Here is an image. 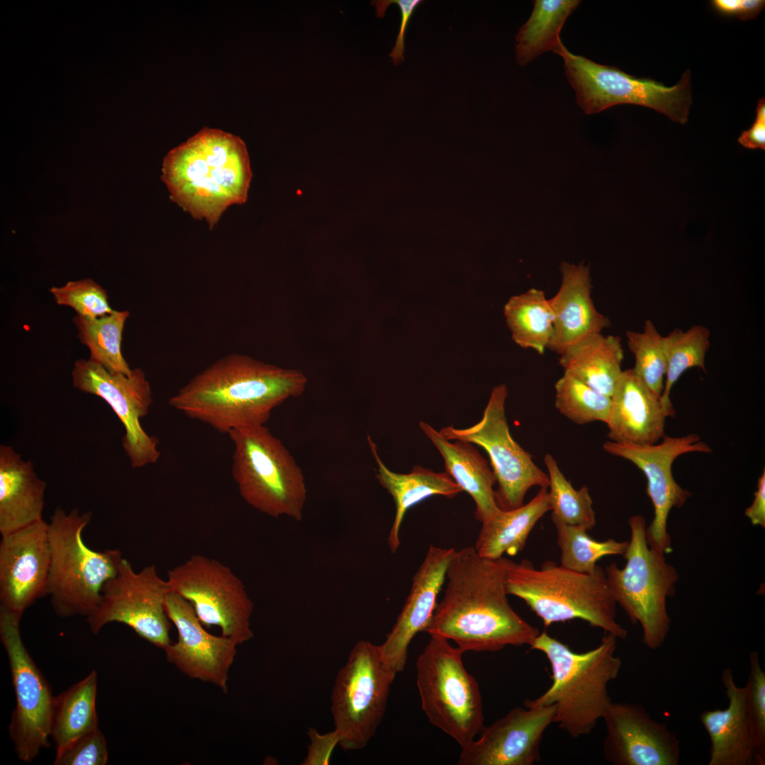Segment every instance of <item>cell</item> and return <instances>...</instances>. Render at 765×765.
Masks as SVG:
<instances>
[{
    "instance_id": "cell-45",
    "label": "cell",
    "mask_w": 765,
    "mask_h": 765,
    "mask_svg": "<svg viewBox=\"0 0 765 765\" xmlns=\"http://www.w3.org/2000/svg\"><path fill=\"white\" fill-rule=\"evenodd\" d=\"M738 142L748 149H765V100L761 98L756 108V118L748 130L742 132Z\"/></svg>"
},
{
    "instance_id": "cell-42",
    "label": "cell",
    "mask_w": 765,
    "mask_h": 765,
    "mask_svg": "<svg viewBox=\"0 0 765 765\" xmlns=\"http://www.w3.org/2000/svg\"><path fill=\"white\" fill-rule=\"evenodd\" d=\"M749 674L746 684L748 701L759 740L765 747V672L759 653L749 654Z\"/></svg>"
},
{
    "instance_id": "cell-37",
    "label": "cell",
    "mask_w": 765,
    "mask_h": 765,
    "mask_svg": "<svg viewBox=\"0 0 765 765\" xmlns=\"http://www.w3.org/2000/svg\"><path fill=\"white\" fill-rule=\"evenodd\" d=\"M544 463L549 477V503L552 516L565 524L590 531L596 525L593 502L586 485L575 489L560 470L556 460L545 454Z\"/></svg>"
},
{
    "instance_id": "cell-39",
    "label": "cell",
    "mask_w": 765,
    "mask_h": 765,
    "mask_svg": "<svg viewBox=\"0 0 765 765\" xmlns=\"http://www.w3.org/2000/svg\"><path fill=\"white\" fill-rule=\"evenodd\" d=\"M628 346L634 355V373L657 396L664 389L667 368L664 336L650 319L645 321L642 332H626Z\"/></svg>"
},
{
    "instance_id": "cell-48",
    "label": "cell",
    "mask_w": 765,
    "mask_h": 765,
    "mask_svg": "<svg viewBox=\"0 0 765 765\" xmlns=\"http://www.w3.org/2000/svg\"><path fill=\"white\" fill-rule=\"evenodd\" d=\"M711 3L719 13L727 16H736L740 0H713Z\"/></svg>"
},
{
    "instance_id": "cell-14",
    "label": "cell",
    "mask_w": 765,
    "mask_h": 765,
    "mask_svg": "<svg viewBox=\"0 0 765 765\" xmlns=\"http://www.w3.org/2000/svg\"><path fill=\"white\" fill-rule=\"evenodd\" d=\"M21 616L0 606V638L7 654L16 701L8 731L18 758L30 762L50 744L55 696L24 645Z\"/></svg>"
},
{
    "instance_id": "cell-5",
    "label": "cell",
    "mask_w": 765,
    "mask_h": 765,
    "mask_svg": "<svg viewBox=\"0 0 765 765\" xmlns=\"http://www.w3.org/2000/svg\"><path fill=\"white\" fill-rule=\"evenodd\" d=\"M505 588L508 595L523 600L545 627L580 619L618 639L627 637V630L616 620L617 604L600 566L585 574L552 561L536 568L528 560L509 559Z\"/></svg>"
},
{
    "instance_id": "cell-6",
    "label": "cell",
    "mask_w": 765,
    "mask_h": 765,
    "mask_svg": "<svg viewBox=\"0 0 765 765\" xmlns=\"http://www.w3.org/2000/svg\"><path fill=\"white\" fill-rule=\"evenodd\" d=\"M91 512L54 511L48 523L50 565L47 595L60 617L88 616L97 607L104 584L123 558L118 549L94 550L83 540Z\"/></svg>"
},
{
    "instance_id": "cell-46",
    "label": "cell",
    "mask_w": 765,
    "mask_h": 765,
    "mask_svg": "<svg viewBox=\"0 0 765 765\" xmlns=\"http://www.w3.org/2000/svg\"><path fill=\"white\" fill-rule=\"evenodd\" d=\"M745 516L754 526L765 528V471L758 480L757 489L754 492L752 504L744 511Z\"/></svg>"
},
{
    "instance_id": "cell-34",
    "label": "cell",
    "mask_w": 765,
    "mask_h": 765,
    "mask_svg": "<svg viewBox=\"0 0 765 765\" xmlns=\"http://www.w3.org/2000/svg\"><path fill=\"white\" fill-rule=\"evenodd\" d=\"M129 316L128 310H113L98 318L76 315L73 319L81 344L90 351L89 359L109 372L129 374L132 370L121 351L123 332Z\"/></svg>"
},
{
    "instance_id": "cell-19",
    "label": "cell",
    "mask_w": 765,
    "mask_h": 765,
    "mask_svg": "<svg viewBox=\"0 0 765 765\" xmlns=\"http://www.w3.org/2000/svg\"><path fill=\"white\" fill-rule=\"evenodd\" d=\"M555 707H515L482 728L462 748L458 765H533L540 761V744L553 723Z\"/></svg>"
},
{
    "instance_id": "cell-30",
    "label": "cell",
    "mask_w": 765,
    "mask_h": 765,
    "mask_svg": "<svg viewBox=\"0 0 765 765\" xmlns=\"http://www.w3.org/2000/svg\"><path fill=\"white\" fill-rule=\"evenodd\" d=\"M550 511L548 488H540L527 504L500 510L482 523L475 545L476 552L487 559H499L504 554L514 556L523 550L537 522Z\"/></svg>"
},
{
    "instance_id": "cell-12",
    "label": "cell",
    "mask_w": 765,
    "mask_h": 765,
    "mask_svg": "<svg viewBox=\"0 0 765 765\" xmlns=\"http://www.w3.org/2000/svg\"><path fill=\"white\" fill-rule=\"evenodd\" d=\"M171 591L186 599L205 627L217 626L222 635L241 645L254 637V604L230 567L203 555L191 556L168 572Z\"/></svg>"
},
{
    "instance_id": "cell-3",
    "label": "cell",
    "mask_w": 765,
    "mask_h": 765,
    "mask_svg": "<svg viewBox=\"0 0 765 765\" xmlns=\"http://www.w3.org/2000/svg\"><path fill=\"white\" fill-rule=\"evenodd\" d=\"M162 171L171 200L210 228L230 206L246 201L252 177L244 141L210 128L169 152Z\"/></svg>"
},
{
    "instance_id": "cell-9",
    "label": "cell",
    "mask_w": 765,
    "mask_h": 765,
    "mask_svg": "<svg viewBox=\"0 0 765 765\" xmlns=\"http://www.w3.org/2000/svg\"><path fill=\"white\" fill-rule=\"evenodd\" d=\"M464 652L448 640L430 636L416 662V686L429 721L467 747L484 727L479 685L465 669Z\"/></svg>"
},
{
    "instance_id": "cell-24",
    "label": "cell",
    "mask_w": 765,
    "mask_h": 765,
    "mask_svg": "<svg viewBox=\"0 0 765 765\" xmlns=\"http://www.w3.org/2000/svg\"><path fill=\"white\" fill-rule=\"evenodd\" d=\"M611 400L606 424L608 437L614 442L657 443L665 436L666 418L675 415L633 369L622 371Z\"/></svg>"
},
{
    "instance_id": "cell-38",
    "label": "cell",
    "mask_w": 765,
    "mask_h": 765,
    "mask_svg": "<svg viewBox=\"0 0 765 765\" xmlns=\"http://www.w3.org/2000/svg\"><path fill=\"white\" fill-rule=\"evenodd\" d=\"M555 390L556 409L572 422L582 425L607 421L611 397L566 373L556 382Z\"/></svg>"
},
{
    "instance_id": "cell-11",
    "label": "cell",
    "mask_w": 765,
    "mask_h": 765,
    "mask_svg": "<svg viewBox=\"0 0 765 765\" xmlns=\"http://www.w3.org/2000/svg\"><path fill=\"white\" fill-rule=\"evenodd\" d=\"M395 676L379 645L368 640L356 642L337 674L332 693L334 729L344 751L361 749L374 736Z\"/></svg>"
},
{
    "instance_id": "cell-4",
    "label": "cell",
    "mask_w": 765,
    "mask_h": 765,
    "mask_svg": "<svg viewBox=\"0 0 765 765\" xmlns=\"http://www.w3.org/2000/svg\"><path fill=\"white\" fill-rule=\"evenodd\" d=\"M617 639L605 633L595 648L576 652L545 631L540 633L530 648L548 658L552 684L538 698L526 700L524 706H553V723L565 732L574 738L590 734L612 703L608 686L622 664L616 654Z\"/></svg>"
},
{
    "instance_id": "cell-31",
    "label": "cell",
    "mask_w": 765,
    "mask_h": 765,
    "mask_svg": "<svg viewBox=\"0 0 765 765\" xmlns=\"http://www.w3.org/2000/svg\"><path fill=\"white\" fill-rule=\"evenodd\" d=\"M97 674L84 679L55 697L51 738L56 754L80 736L98 727L96 708Z\"/></svg>"
},
{
    "instance_id": "cell-33",
    "label": "cell",
    "mask_w": 765,
    "mask_h": 765,
    "mask_svg": "<svg viewBox=\"0 0 765 765\" xmlns=\"http://www.w3.org/2000/svg\"><path fill=\"white\" fill-rule=\"evenodd\" d=\"M504 313L514 342L543 354L552 336L554 322L544 291L531 288L511 297L504 305Z\"/></svg>"
},
{
    "instance_id": "cell-23",
    "label": "cell",
    "mask_w": 765,
    "mask_h": 765,
    "mask_svg": "<svg viewBox=\"0 0 765 765\" xmlns=\"http://www.w3.org/2000/svg\"><path fill=\"white\" fill-rule=\"evenodd\" d=\"M722 682L728 706L704 710L699 716L710 739L708 764L764 765L765 747L756 733L747 686L735 684L730 668L722 670Z\"/></svg>"
},
{
    "instance_id": "cell-40",
    "label": "cell",
    "mask_w": 765,
    "mask_h": 765,
    "mask_svg": "<svg viewBox=\"0 0 765 765\" xmlns=\"http://www.w3.org/2000/svg\"><path fill=\"white\" fill-rule=\"evenodd\" d=\"M59 305L72 307L76 315L94 319L113 312L105 289L90 278L69 281L60 287L49 290Z\"/></svg>"
},
{
    "instance_id": "cell-47",
    "label": "cell",
    "mask_w": 765,
    "mask_h": 765,
    "mask_svg": "<svg viewBox=\"0 0 765 765\" xmlns=\"http://www.w3.org/2000/svg\"><path fill=\"white\" fill-rule=\"evenodd\" d=\"M764 4V0H740L736 16L742 21L753 19L762 11Z\"/></svg>"
},
{
    "instance_id": "cell-8",
    "label": "cell",
    "mask_w": 765,
    "mask_h": 765,
    "mask_svg": "<svg viewBox=\"0 0 765 765\" xmlns=\"http://www.w3.org/2000/svg\"><path fill=\"white\" fill-rule=\"evenodd\" d=\"M628 524L630 537L623 555L625 565L619 568L611 563L604 571L616 604L631 623L640 625L643 643L654 650L664 644L669 632L667 602L675 594L679 574L665 555L648 545L645 518L632 516Z\"/></svg>"
},
{
    "instance_id": "cell-41",
    "label": "cell",
    "mask_w": 765,
    "mask_h": 765,
    "mask_svg": "<svg viewBox=\"0 0 765 765\" xmlns=\"http://www.w3.org/2000/svg\"><path fill=\"white\" fill-rule=\"evenodd\" d=\"M108 758L105 737L99 728L80 736L56 754L55 765H104Z\"/></svg>"
},
{
    "instance_id": "cell-10",
    "label": "cell",
    "mask_w": 765,
    "mask_h": 765,
    "mask_svg": "<svg viewBox=\"0 0 765 765\" xmlns=\"http://www.w3.org/2000/svg\"><path fill=\"white\" fill-rule=\"evenodd\" d=\"M554 52L563 59L577 103L586 114L597 113L620 104H633L654 109L674 122L685 124L688 121L692 103L689 70L677 84L666 86L650 78H638L616 67L573 54L562 42Z\"/></svg>"
},
{
    "instance_id": "cell-22",
    "label": "cell",
    "mask_w": 765,
    "mask_h": 765,
    "mask_svg": "<svg viewBox=\"0 0 765 765\" xmlns=\"http://www.w3.org/2000/svg\"><path fill=\"white\" fill-rule=\"evenodd\" d=\"M455 550L429 545L395 623L379 645L384 661L395 675L405 667L412 640L418 633L425 631L433 617Z\"/></svg>"
},
{
    "instance_id": "cell-43",
    "label": "cell",
    "mask_w": 765,
    "mask_h": 765,
    "mask_svg": "<svg viewBox=\"0 0 765 765\" xmlns=\"http://www.w3.org/2000/svg\"><path fill=\"white\" fill-rule=\"evenodd\" d=\"M421 2L422 1L421 0H382L372 1V5L375 6L376 14L378 17H383L386 9L392 4H396L400 8L401 13L400 29L395 46L390 53V57L395 65L404 61L405 31L414 11Z\"/></svg>"
},
{
    "instance_id": "cell-16",
    "label": "cell",
    "mask_w": 765,
    "mask_h": 765,
    "mask_svg": "<svg viewBox=\"0 0 765 765\" xmlns=\"http://www.w3.org/2000/svg\"><path fill=\"white\" fill-rule=\"evenodd\" d=\"M74 387L104 400L125 428L122 446L131 466L139 468L155 463L160 457L159 441L142 428L140 420L152 403L149 382L144 371L136 368L129 374L112 373L88 359L74 363L72 371Z\"/></svg>"
},
{
    "instance_id": "cell-20",
    "label": "cell",
    "mask_w": 765,
    "mask_h": 765,
    "mask_svg": "<svg viewBox=\"0 0 765 765\" xmlns=\"http://www.w3.org/2000/svg\"><path fill=\"white\" fill-rule=\"evenodd\" d=\"M165 609L178 633L177 641L164 650L167 660L188 677L211 683L226 693L237 642L209 633L192 606L174 591L166 597Z\"/></svg>"
},
{
    "instance_id": "cell-32",
    "label": "cell",
    "mask_w": 765,
    "mask_h": 765,
    "mask_svg": "<svg viewBox=\"0 0 765 765\" xmlns=\"http://www.w3.org/2000/svg\"><path fill=\"white\" fill-rule=\"evenodd\" d=\"M579 0H536L528 20L516 36V60L525 66L547 51H555L562 43L560 33Z\"/></svg>"
},
{
    "instance_id": "cell-1",
    "label": "cell",
    "mask_w": 765,
    "mask_h": 765,
    "mask_svg": "<svg viewBox=\"0 0 765 765\" xmlns=\"http://www.w3.org/2000/svg\"><path fill=\"white\" fill-rule=\"evenodd\" d=\"M508 560L481 557L474 546L455 550L446 570L443 598L425 632L455 642L464 652L530 646L540 632L509 603Z\"/></svg>"
},
{
    "instance_id": "cell-29",
    "label": "cell",
    "mask_w": 765,
    "mask_h": 765,
    "mask_svg": "<svg viewBox=\"0 0 765 765\" xmlns=\"http://www.w3.org/2000/svg\"><path fill=\"white\" fill-rule=\"evenodd\" d=\"M559 363L568 373L596 391L611 397L623 371V349L621 339L589 335L560 355Z\"/></svg>"
},
{
    "instance_id": "cell-17",
    "label": "cell",
    "mask_w": 765,
    "mask_h": 765,
    "mask_svg": "<svg viewBox=\"0 0 765 765\" xmlns=\"http://www.w3.org/2000/svg\"><path fill=\"white\" fill-rule=\"evenodd\" d=\"M603 448L609 454L632 462L645 474L647 493L654 508L653 519L646 528L647 541L657 551L664 555L670 553L672 548L667 531L669 514L674 507H681L691 495L675 481L672 464L685 453H711L710 447L698 435L690 434L679 437L664 436L662 442L652 445L606 441Z\"/></svg>"
},
{
    "instance_id": "cell-15",
    "label": "cell",
    "mask_w": 765,
    "mask_h": 765,
    "mask_svg": "<svg viewBox=\"0 0 765 765\" xmlns=\"http://www.w3.org/2000/svg\"><path fill=\"white\" fill-rule=\"evenodd\" d=\"M169 591L167 580L159 576L154 565L137 572L123 557L115 575L104 584L97 607L87 616L89 626L96 634L109 623H120L164 650L171 643L165 609Z\"/></svg>"
},
{
    "instance_id": "cell-27",
    "label": "cell",
    "mask_w": 765,
    "mask_h": 765,
    "mask_svg": "<svg viewBox=\"0 0 765 765\" xmlns=\"http://www.w3.org/2000/svg\"><path fill=\"white\" fill-rule=\"evenodd\" d=\"M419 427L442 455L446 472L466 492L475 504V518L481 523L499 510L494 486L496 477L487 460L472 443L460 440L452 443L426 422Z\"/></svg>"
},
{
    "instance_id": "cell-36",
    "label": "cell",
    "mask_w": 765,
    "mask_h": 765,
    "mask_svg": "<svg viewBox=\"0 0 765 765\" xmlns=\"http://www.w3.org/2000/svg\"><path fill=\"white\" fill-rule=\"evenodd\" d=\"M557 533V543L561 550L560 565L581 573L592 574L596 562L613 555H623L628 541H617L610 538L598 541L591 538L587 531L563 523L551 516Z\"/></svg>"
},
{
    "instance_id": "cell-28",
    "label": "cell",
    "mask_w": 765,
    "mask_h": 765,
    "mask_svg": "<svg viewBox=\"0 0 765 765\" xmlns=\"http://www.w3.org/2000/svg\"><path fill=\"white\" fill-rule=\"evenodd\" d=\"M368 441L378 467L375 476L392 497L395 505V515L387 538L390 552L395 553L400 545V530L409 508L430 497L453 498L463 490L446 472H436L419 465L413 467L407 474L390 470L380 459L377 446L369 436Z\"/></svg>"
},
{
    "instance_id": "cell-7",
    "label": "cell",
    "mask_w": 765,
    "mask_h": 765,
    "mask_svg": "<svg viewBox=\"0 0 765 765\" xmlns=\"http://www.w3.org/2000/svg\"><path fill=\"white\" fill-rule=\"evenodd\" d=\"M234 446L232 473L243 499L269 516L300 521L307 499L302 471L265 426L228 434Z\"/></svg>"
},
{
    "instance_id": "cell-18",
    "label": "cell",
    "mask_w": 765,
    "mask_h": 765,
    "mask_svg": "<svg viewBox=\"0 0 765 765\" xmlns=\"http://www.w3.org/2000/svg\"><path fill=\"white\" fill-rule=\"evenodd\" d=\"M605 760L614 765H678L680 740L638 703H612L603 718Z\"/></svg>"
},
{
    "instance_id": "cell-35",
    "label": "cell",
    "mask_w": 765,
    "mask_h": 765,
    "mask_svg": "<svg viewBox=\"0 0 765 765\" xmlns=\"http://www.w3.org/2000/svg\"><path fill=\"white\" fill-rule=\"evenodd\" d=\"M664 341L667 368L661 401L666 408L675 412L670 400L675 382L689 368L697 367L706 372L705 360L710 346V332L701 324L686 331L676 328L664 336Z\"/></svg>"
},
{
    "instance_id": "cell-21",
    "label": "cell",
    "mask_w": 765,
    "mask_h": 765,
    "mask_svg": "<svg viewBox=\"0 0 765 765\" xmlns=\"http://www.w3.org/2000/svg\"><path fill=\"white\" fill-rule=\"evenodd\" d=\"M50 565L48 523L43 519L2 536L1 605L23 614L38 599L47 595Z\"/></svg>"
},
{
    "instance_id": "cell-2",
    "label": "cell",
    "mask_w": 765,
    "mask_h": 765,
    "mask_svg": "<svg viewBox=\"0 0 765 765\" xmlns=\"http://www.w3.org/2000/svg\"><path fill=\"white\" fill-rule=\"evenodd\" d=\"M307 379L241 354L225 356L197 374L169 400L175 409L219 432L265 425L272 411L301 395Z\"/></svg>"
},
{
    "instance_id": "cell-44",
    "label": "cell",
    "mask_w": 765,
    "mask_h": 765,
    "mask_svg": "<svg viewBox=\"0 0 765 765\" xmlns=\"http://www.w3.org/2000/svg\"><path fill=\"white\" fill-rule=\"evenodd\" d=\"M307 735L310 738L307 754L301 764H329L332 752L340 742L337 731L334 729L332 732L320 734L315 728H309Z\"/></svg>"
},
{
    "instance_id": "cell-26",
    "label": "cell",
    "mask_w": 765,
    "mask_h": 765,
    "mask_svg": "<svg viewBox=\"0 0 765 765\" xmlns=\"http://www.w3.org/2000/svg\"><path fill=\"white\" fill-rule=\"evenodd\" d=\"M46 482L32 462L11 446H0V533L8 534L42 519Z\"/></svg>"
},
{
    "instance_id": "cell-13",
    "label": "cell",
    "mask_w": 765,
    "mask_h": 765,
    "mask_svg": "<svg viewBox=\"0 0 765 765\" xmlns=\"http://www.w3.org/2000/svg\"><path fill=\"white\" fill-rule=\"evenodd\" d=\"M507 395L504 384L494 387L479 422L465 429L448 426L439 431L448 440L467 441L485 450L497 480L496 502L502 510L522 506L531 487L549 486L548 474L511 435L505 414Z\"/></svg>"
},
{
    "instance_id": "cell-25",
    "label": "cell",
    "mask_w": 765,
    "mask_h": 765,
    "mask_svg": "<svg viewBox=\"0 0 765 765\" xmlns=\"http://www.w3.org/2000/svg\"><path fill=\"white\" fill-rule=\"evenodd\" d=\"M562 281L557 293L548 299L552 310L553 334L548 349L562 354L582 339L602 332L609 319L596 308L591 298L589 266L562 262Z\"/></svg>"
}]
</instances>
